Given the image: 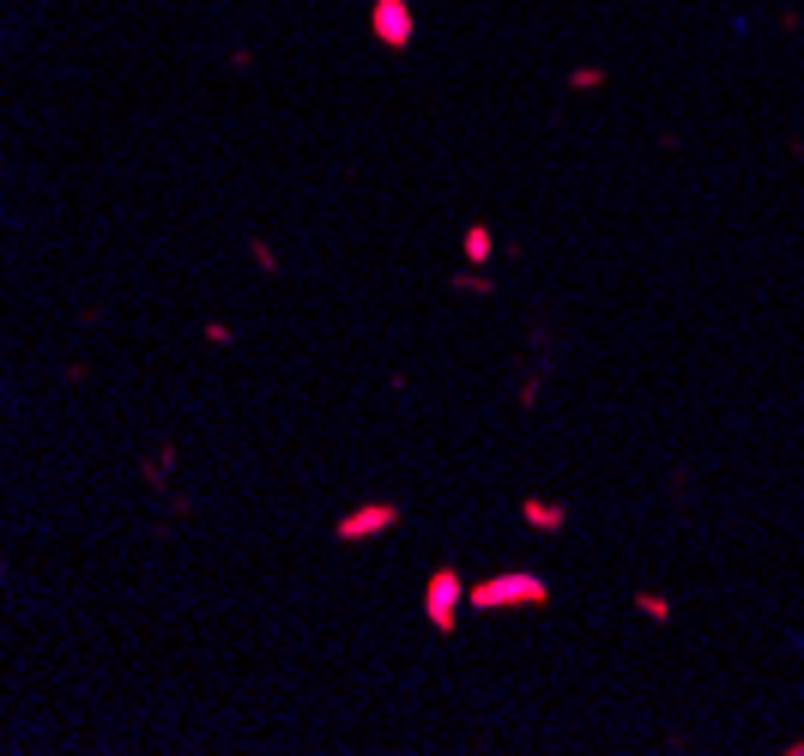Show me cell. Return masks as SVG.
I'll list each match as a JSON object with an SVG mask.
<instances>
[{
  "mask_svg": "<svg viewBox=\"0 0 804 756\" xmlns=\"http://www.w3.org/2000/svg\"><path fill=\"white\" fill-rule=\"evenodd\" d=\"M393 521H400V509H393V503H369V509H357V515H345V521H339V539H364V533H388Z\"/></svg>",
  "mask_w": 804,
  "mask_h": 756,
  "instance_id": "277c9868",
  "label": "cell"
},
{
  "mask_svg": "<svg viewBox=\"0 0 804 756\" xmlns=\"http://www.w3.org/2000/svg\"><path fill=\"white\" fill-rule=\"evenodd\" d=\"M466 261H490V231H484V224L466 231Z\"/></svg>",
  "mask_w": 804,
  "mask_h": 756,
  "instance_id": "5b68a950",
  "label": "cell"
},
{
  "mask_svg": "<svg viewBox=\"0 0 804 756\" xmlns=\"http://www.w3.org/2000/svg\"><path fill=\"white\" fill-rule=\"evenodd\" d=\"M527 521H539V527H557L563 515H557V509H545V503H527Z\"/></svg>",
  "mask_w": 804,
  "mask_h": 756,
  "instance_id": "8992f818",
  "label": "cell"
},
{
  "mask_svg": "<svg viewBox=\"0 0 804 756\" xmlns=\"http://www.w3.org/2000/svg\"><path fill=\"white\" fill-rule=\"evenodd\" d=\"M376 37L388 43V49H405L412 43V13H405V0H376Z\"/></svg>",
  "mask_w": 804,
  "mask_h": 756,
  "instance_id": "3957f363",
  "label": "cell"
},
{
  "mask_svg": "<svg viewBox=\"0 0 804 756\" xmlns=\"http://www.w3.org/2000/svg\"><path fill=\"white\" fill-rule=\"evenodd\" d=\"M460 575L454 569H436L429 575V587H424V612H429V624L436 629H454V605H460Z\"/></svg>",
  "mask_w": 804,
  "mask_h": 756,
  "instance_id": "7a4b0ae2",
  "label": "cell"
},
{
  "mask_svg": "<svg viewBox=\"0 0 804 756\" xmlns=\"http://www.w3.org/2000/svg\"><path fill=\"white\" fill-rule=\"evenodd\" d=\"M545 600V581L539 575H496V581H484V587H472V605H539Z\"/></svg>",
  "mask_w": 804,
  "mask_h": 756,
  "instance_id": "6da1fadb",
  "label": "cell"
},
{
  "mask_svg": "<svg viewBox=\"0 0 804 756\" xmlns=\"http://www.w3.org/2000/svg\"><path fill=\"white\" fill-rule=\"evenodd\" d=\"M0 569H7V563H0Z\"/></svg>",
  "mask_w": 804,
  "mask_h": 756,
  "instance_id": "52a82bcc",
  "label": "cell"
}]
</instances>
